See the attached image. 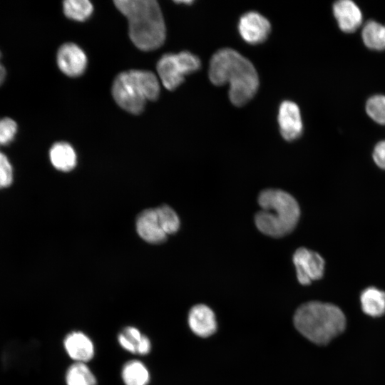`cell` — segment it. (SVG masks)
Segmentation results:
<instances>
[{
  "label": "cell",
  "instance_id": "obj_25",
  "mask_svg": "<svg viewBox=\"0 0 385 385\" xmlns=\"http://www.w3.org/2000/svg\"><path fill=\"white\" fill-rule=\"evenodd\" d=\"M17 132L16 123L10 118H0V146L10 143Z\"/></svg>",
  "mask_w": 385,
  "mask_h": 385
},
{
  "label": "cell",
  "instance_id": "obj_19",
  "mask_svg": "<svg viewBox=\"0 0 385 385\" xmlns=\"http://www.w3.org/2000/svg\"><path fill=\"white\" fill-rule=\"evenodd\" d=\"M66 385H96L97 380L86 363L75 362L67 369L65 376Z\"/></svg>",
  "mask_w": 385,
  "mask_h": 385
},
{
  "label": "cell",
  "instance_id": "obj_3",
  "mask_svg": "<svg viewBox=\"0 0 385 385\" xmlns=\"http://www.w3.org/2000/svg\"><path fill=\"white\" fill-rule=\"evenodd\" d=\"M294 324L310 342L325 345L344 332L346 317L342 309L333 304L312 301L296 310Z\"/></svg>",
  "mask_w": 385,
  "mask_h": 385
},
{
  "label": "cell",
  "instance_id": "obj_5",
  "mask_svg": "<svg viewBox=\"0 0 385 385\" xmlns=\"http://www.w3.org/2000/svg\"><path fill=\"white\" fill-rule=\"evenodd\" d=\"M201 66L200 58L188 51L166 53L157 63L159 77L165 88L173 91L185 80V76L197 71Z\"/></svg>",
  "mask_w": 385,
  "mask_h": 385
},
{
  "label": "cell",
  "instance_id": "obj_21",
  "mask_svg": "<svg viewBox=\"0 0 385 385\" xmlns=\"http://www.w3.org/2000/svg\"><path fill=\"white\" fill-rule=\"evenodd\" d=\"M64 14L69 19L83 21L93 11L92 4L88 0H66L63 2Z\"/></svg>",
  "mask_w": 385,
  "mask_h": 385
},
{
  "label": "cell",
  "instance_id": "obj_14",
  "mask_svg": "<svg viewBox=\"0 0 385 385\" xmlns=\"http://www.w3.org/2000/svg\"><path fill=\"white\" fill-rule=\"evenodd\" d=\"M136 229L140 237L150 243L162 242L166 238L167 235L159 224L155 209L145 210L139 215Z\"/></svg>",
  "mask_w": 385,
  "mask_h": 385
},
{
  "label": "cell",
  "instance_id": "obj_4",
  "mask_svg": "<svg viewBox=\"0 0 385 385\" xmlns=\"http://www.w3.org/2000/svg\"><path fill=\"white\" fill-rule=\"evenodd\" d=\"M258 203L261 210L256 213L255 222L263 234L273 237H282L297 225L300 209L289 193L279 189H266L259 195Z\"/></svg>",
  "mask_w": 385,
  "mask_h": 385
},
{
  "label": "cell",
  "instance_id": "obj_15",
  "mask_svg": "<svg viewBox=\"0 0 385 385\" xmlns=\"http://www.w3.org/2000/svg\"><path fill=\"white\" fill-rule=\"evenodd\" d=\"M360 302L362 311L369 316L378 317L385 313V292L375 287L361 292Z\"/></svg>",
  "mask_w": 385,
  "mask_h": 385
},
{
  "label": "cell",
  "instance_id": "obj_20",
  "mask_svg": "<svg viewBox=\"0 0 385 385\" xmlns=\"http://www.w3.org/2000/svg\"><path fill=\"white\" fill-rule=\"evenodd\" d=\"M132 72L146 100H156L160 93V84L156 76L149 71L133 69Z\"/></svg>",
  "mask_w": 385,
  "mask_h": 385
},
{
  "label": "cell",
  "instance_id": "obj_17",
  "mask_svg": "<svg viewBox=\"0 0 385 385\" xmlns=\"http://www.w3.org/2000/svg\"><path fill=\"white\" fill-rule=\"evenodd\" d=\"M121 377L125 385H148L150 381L148 369L137 359L128 361L123 365Z\"/></svg>",
  "mask_w": 385,
  "mask_h": 385
},
{
  "label": "cell",
  "instance_id": "obj_28",
  "mask_svg": "<svg viewBox=\"0 0 385 385\" xmlns=\"http://www.w3.org/2000/svg\"><path fill=\"white\" fill-rule=\"evenodd\" d=\"M0 60H1V52H0ZM5 76H6V71L0 61V85L4 82Z\"/></svg>",
  "mask_w": 385,
  "mask_h": 385
},
{
  "label": "cell",
  "instance_id": "obj_10",
  "mask_svg": "<svg viewBox=\"0 0 385 385\" xmlns=\"http://www.w3.org/2000/svg\"><path fill=\"white\" fill-rule=\"evenodd\" d=\"M57 64L59 69L70 77H77L85 71L87 58L84 51L76 44H63L57 53Z\"/></svg>",
  "mask_w": 385,
  "mask_h": 385
},
{
  "label": "cell",
  "instance_id": "obj_12",
  "mask_svg": "<svg viewBox=\"0 0 385 385\" xmlns=\"http://www.w3.org/2000/svg\"><path fill=\"white\" fill-rule=\"evenodd\" d=\"M333 14L339 29L345 33L355 31L362 24L361 9L351 0H339L333 4Z\"/></svg>",
  "mask_w": 385,
  "mask_h": 385
},
{
  "label": "cell",
  "instance_id": "obj_1",
  "mask_svg": "<svg viewBox=\"0 0 385 385\" xmlns=\"http://www.w3.org/2000/svg\"><path fill=\"white\" fill-rule=\"evenodd\" d=\"M208 73L215 86L229 83V98L236 106L248 103L259 87V78L253 64L232 48H222L214 53Z\"/></svg>",
  "mask_w": 385,
  "mask_h": 385
},
{
  "label": "cell",
  "instance_id": "obj_7",
  "mask_svg": "<svg viewBox=\"0 0 385 385\" xmlns=\"http://www.w3.org/2000/svg\"><path fill=\"white\" fill-rule=\"evenodd\" d=\"M299 282L307 285L323 277L325 267L324 258L317 252L305 247L298 248L293 255Z\"/></svg>",
  "mask_w": 385,
  "mask_h": 385
},
{
  "label": "cell",
  "instance_id": "obj_13",
  "mask_svg": "<svg viewBox=\"0 0 385 385\" xmlns=\"http://www.w3.org/2000/svg\"><path fill=\"white\" fill-rule=\"evenodd\" d=\"M188 324L196 335L207 337L217 329L216 319L212 310L205 304L192 307L188 314Z\"/></svg>",
  "mask_w": 385,
  "mask_h": 385
},
{
  "label": "cell",
  "instance_id": "obj_8",
  "mask_svg": "<svg viewBox=\"0 0 385 385\" xmlns=\"http://www.w3.org/2000/svg\"><path fill=\"white\" fill-rule=\"evenodd\" d=\"M238 31L247 43L257 45L266 41L271 31V24L260 13L249 11L240 17Z\"/></svg>",
  "mask_w": 385,
  "mask_h": 385
},
{
  "label": "cell",
  "instance_id": "obj_22",
  "mask_svg": "<svg viewBox=\"0 0 385 385\" xmlns=\"http://www.w3.org/2000/svg\"><path fill=\"white\" fill-rule=\"evenodd\" d=\"M144 336L138 328L128 326L118 334V342L125 351L138 354Z\"/></svg>",
  "mask_w": 385,
  "mask_h": 385
},
{
  "label": "cell",
  "instance_id": "obj_6",
  "mask_svg": "<svg viewBox=\"0 0 385 385\" xmlns=\"http://www.w3.org/2000/svg\"><path fill=\"white\" fill-rule=\"evenodd\" d=\"M112 94L116 103L132 114H140L145 108L146 98L132 70L120 73L114 79Z\"/></svg>",
  "mask_w": 385,
  "mask_h": 385
},
{
  "label": "cell",
  "instance_id": "obj_26",
  "mask_svg": "<svg viewBox=\"0 0 385 385\" xmlns=\"http://www.w3.org/2000/svg\"><path fill=\"white\" fill-rule=\"evenodd\" d=\"M13 181V168L6 155L0 151V189L9 187Z\"/></svg>",
  "mask_w": 385,
  "mask_h": 385
},
{
  "label": "cell",
  "instance_id": "obj_18",
  "mask_svg": "<svg viewBox=\"0 0 385 385\" xmlns=\"http://www.w3.org/2000/svg\"><path fill=\"white\" fill-rule=\"evenodd\" d=\"M361 37L369 48L375 51L385 49V25L374 20L367 21L363 27Z\"/></svg>",
  "mask_w": 385,
  "mask_h": 385
},
{
  "label": "cell",
  "instance_id": "obj_27",
  "mask_svg": "<svg viewBox=\"0 0 385 385\" xmlns=\"http://www.w3.org/2000/svg\"><path fill=\"white\" fill-rule=\"evenodd\" d=\"M372 158L375 164L385 170V140L379 141L374 147Z\"/></svg>",
  "mask_w": 385,
  "mask_h": 385
},
{
  "label": "cell",
  "instance_id": "obj_9",
  "mask_svg": "<svg viewBox=\"0 0 385 385\" xmlns=\"http://www.w3.org/2000/svg\"><path fill=\"white\" fill-rule=\"evenodd\" d=\"M277 120L280 133L284 140L292 141L301 136L303 124L299 108L294 102H282L279 107Z\"/></svg>",
  "mask_w": 385,
  "mask_h": 385
},
{
  "label": "cell",
  "instance_id": "obj_16",
  "mask_svg": "<svg viewBox=\"0 0 385 385\" xmlns=\"http://www.w3.org/2000/svg\"><path fill=\"white\" fill-rule=\"evenodd\" d=\"M50 160L52 165L61 171H69L76 164V155L72 146L66 142L54 143L50 149Z\"/></svg>",
  "mask_w": 385,
  "mask_h": 385
},
{
  "label": "cell",
  "instance_id": "obj_24",
  "mask_svg": "<svg viewBox=\"0 0 385 385\" xmlns=\"http://www.w3.org/2000/svg\"><path fill=\"white\" fill-rule=\"evenodd\" d=\"M365 109L374 121L385 125V96L378 94L370 97L366 103Z\"/></svg>",
  "mask_w": 385,
  "mask_h": 385
},
{
  "label": "cell",
  "instance_id": "obj_2",
  "mask_svg": "<svg viewBox=\"0 0 385 385\" xmlns=\"http://www.w3.org/2000/svg\"><path fill=\"white\" fill-rule=\"evenodd\" d=\"M115 7L127 18L129 36L145 51L155 50L165 40L166 29L158 3L155 0H117Z\"/></svg>",
  "mask_w": 385,
  "mask_h": 385
},
{
  "label": "cell",
  "instance_id": "obj_23",
  "mask_svg": "<svg viewBox=\"0 0 385 385\" xmlns=\"http://www.w3.org/2000/svg\"><path fill=\"white\" fill-rule=\"evenodd\" d=\"M159 224L163 232L173 234L180 227V220L176 212L168 205H162L155 209Z\"/></svg>",
  "mask_w": 385,
  "mask_h": 385
},
{
  "label": "cell",
  "instance_id": "obj_11",
  "mask_svg": "<svg viewBox=\"0 0 385 385\" xmlns=\"http://www.w3.org/2000/svg\"><path fill=\"white\" fill-rule=\"evenodd\" d=\"M63 346L69 357L76 362L86 363L94 356L93 342L83 332L73 331L68 334L64 338Z\"/></svg>",
  "mask_w": 385,
  "mask_h": 385
}]
</instances>
